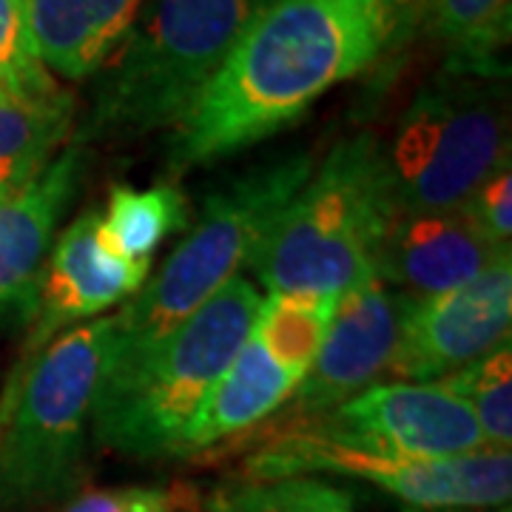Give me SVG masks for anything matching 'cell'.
<instances>
[{
  "mask_svg": "<svg viewBox=\"0 0 512 512\" xmlns=\"http://www.w3.org/2000/svg\"><path fill=\"white\" fill-rule=\"evenodd\" d=\"M188 220V200L177 185H154L146 191L114 185L106 211H100L97 242L128 262H151L154 251L171 234L183 231Z\"/></svg>",
  "mask_w": 512,
  "mask_h": 512,
  "instance_id": "19",
  "label": "cell"
},
{
  "mask_svg": "<svg viewBox=\"0 0 512 512\" xmlns=\"http://www.w3.org/2000/svg\"><path fill=\"white\" fill-rule=\"evenodd\" d=\"M473 410L484 444L490 450H510L512 444V350L510 342L484 356L476 365L439 379Z\"/></svg>",
  "mask_w": 512,
  "mask_h": 512,
  "instance_id": "21",
  "label": "cell"
},
{
  "mask_svg": "<svg viewBox=\"0 0 512 512\" xmlns=\"http://www.w3.org/2000/svg\"><path fill=\"white\" fill-rule=\"evenodd\" d=\"M396 217L382 143L373 134L339 140L262 242L256 279L268 293L342 299L376 279Z\"/></svg>",
  "mask_w": 512,
  "mask_h": 512,
  "instance_id": "3",
  "label": "cell"
},
{
  "mask_svg": "<svg viewBox=\"0 0 512 512\" xmlns=\"http://www.w3.org/2000/svg\"><path fill=\"white\" fill-rule=\"evenodd\" d=\"M501 256L510 248L484 237L464 208L402 214L384 237L376 279L410 299H430L476 279Z\"/></svg>",
  "mask_w": 512,
  "mask_h": 512,
  "instance_id": "14",
  "label": "cell"
},
{
  "mask_svg": "<svg viewBox=\"0 0 512 512\" xmlns=\"http://www.w3.org/2000/svg\"><path fill=\"white\" fill-rule=\"evenodd\" d=\"M248 478L350 476L421 510L507 507L512 495L510 450H478L456 458H402L330 439L291 424L245 464Z\"/></svg>",
  "mask_w": 512,
  "mask_h": 512,
  "instance_id": "8",
  "label": "cell"
},
{
  "mask_svg": "<svg viewBox=\"0 0 512 512\" xmlns=\"http://www.w3.org/2000/svg\"><path fill=\"white\" fill-rule=\"evenodd\" d=\"M498 512H510V507H498Z\"/></svg>",
  "mask_w": 512,
  "mask_h": 512,
  "instance_id": "27",
  "label": "cell"
},
{
  "mask_svg": "<svg viewBox=\"0 0 512 512\" xmlns=\"http://www.w3.org/2000/svg\"><path fill=\"white\" fill-rule=\"evenodd\" d=\"M74 100L66 92H0V197L32 183L66 148L72 134Z\"/></svg>",
  "mask_w": 512,
  "mask_h": 512,
  "instance_id": "17",
  "label": "cell"
},
{
  "mask_svg": "<svg viewBox=\"0 0 512 512\" xmlns=\"http://www.w3.org/2000/svg\"><path fill=\"white\" fill-rule=\"evenodd\" d=\"M146 0H29V23L43 69L86 80L120 46Z\"/></svg>",
  "mask_w": 512,
  "mask_h": 512,
  "instance_id": "16",
  "label": "cell"
},
{
  "mask_svg": "<svg viewBox=\"0 0 512 512\" xmlns=\"http://www.w3.org/2000/svg\"><path fill=\"white\" fill-rule=\"evenodd\" d=\"M259 305V291L237 276L163 336L117 342L94 399V436L126 456H177L185 424L248 342Z\"/></svg>",
  "mask_w": 512,
  "mask_h": 512,
  "instance_id": "2",
  "label": "cell"
},
{
  "mask_svg": "<svg viewBox=\"0 0 512 512\" xmlns=\"http://www.w3.org/2000/svg\"><path fill=\"white\" fill-rule=\"evenodd\" d=\"M336 302L339 299L325 296L271 293L256 311L251 336L268 350L276 365H282L302 382L328 336Z\"/></svg>",
  "mask_w": 512,
  "mask_h": 512,
  "instance_id": "20",
  "label": "cell"
},
{
  "mask_svg": "<svg viewBox=\"0 0 512 512\" xmlns=\"http://www.w3.org/2000/svg\"><path fill=\"white\" fill-rule=\"evenodd\" d=\"M419 32L444 49V66L507 74L501 52L512 32V0H427Z\"/></svg>",
  "mask_w": 512,
  "mask_h": 512,
  "instance_id": "18",
  "label": "cell"
},
{
  "mask_svg": "<svg viewBox=\"0 0 512 512\" xmlns=\"http://www.w3.org/2000/svg\"><path fill=\"white\" fill-rule=\"evenodd\" d=\"M100 211H86L60 234L40 279L37 311L18 359L32 356L66 328L92 322L100 313L140 293L151 262H128L97 242Z\"/></svg>",
  "mask_w": 512,
  "mask_h": 512,
  "instance_id": "13",
  "label": "cell"
},
{
  "mask_svg": "<svg viewBox=\"0 0 512 512\" xmlns=\"http://www.w3.org/2000/svg\"><path fill=\"white\" fill-rule=\"evenodd\" d=\"M410 296L370 279L336 302L328 336L311 370L288 399L291 421H311L336 410L376 382L393 362Z\"/></svg>",
  "mask_w": 512,
  "mask_h": 512,
  "instance_id": "11",
  "label": "cell"
},
{
  "mask_svg": "<svg viewBox=\"0 0 512 512\" xmlns=\"http://www.w3.org/2000/svg\"><path fill=\"white\" fill-rule=\"evenodd\" d=\"M296 384L299 379L276 365L268 350L248 336L185 424L177 456H194L245 430H254L256 424L271 419L282 404H288Z\"/></svg>",
  "mask_w": 512,
  "mask_h": 512,
  "instance_id": "15",
  "label": "cell"
},
{
  "mask_svg": "<svg viewBox=\"0 0 512 512\" xmlns=\"http://www.w3.org/2000/svg\"><path fill=\"white\" fill-rule=\"evenodd\" d=\"M205 512H353V501L311 476L245 478L220 487Z\"/></svg>",
  "mask_w": 512,
  "mask_h": 512,
  "instance_id": "22",
  "label": "cell"
},
{
  "mask_svg": "<svg viewBox=\"0 0 512 512\" xmlns=\"http://www.w3.org/2000/svg\"><path fill=\"white\" fill-rule=\"evenodd\" d=\"M396 214L456 211L510 165L507 74L444 66L384 148Z\"/></svg>",
  "mask_w": 512,
  "mask_h": 512,
  "instance_id": "7",
  "label": "cell"
},
{
  "mask_svg": "<svg viewBox=\"0 0 512 512\" xmlns=\"http://www.w3.org/2000/svg\"><path fill=\"white\" fill-rule=\"evenodd\" d=\"M262 0H146L100 66L77 146L174 128L217 74Z\"/></svg>",
  "mask_w": 512,
  "mask_h": 512,
  "instance_id": "4",
  "label": "cell"
},
{
  "mask_svg": "<svg viewBox=\"0 0 512 512\" xmlns=\"http://www.w3.org/2000/svg\"><path fill=\"white\" fill-rule=\"evenodd\" d=\"M311 154H285L211 191L188 237L165 259L160 274L146 282L114 316L120 345H143L185 322L214 293L254 265L276 220L308 183Z\"/></svg>",
  "mask_w": 512,
  "mask_h": 512,
  "instance_id": "6",
  "label": "cell"
},
{
  "mask_svg": "<svg viewBox=\"0 0 512 512\" xmlns=\"http://www.w3.org/2000/svg\"><path fill=\"white\" fill-rule=\"evenodd\" d=\"M86 171V146H66L32 183L0 197V325H32L52 239Z\"/></svg>",
  "mask_w": 512,
  "mask_h": 512,
  "instance_id": "12",
  "label": "cell"
},
{
  "mask_svg": "<svg viewBox=\"0 0 512 512\" xmlns=\"http://www.w3.org/2000/svg\"><path fill=\"white\" fill-rule=\"evenodd\" d=\"M0 92L26 97L60 92L37 57L29 0H0Z\"/></svg>",
  "mask_w": 512,
  "mask_h": 512,
  "instance_id": "23",
  "label": "cell"
},
{
  "mask_svg": "<svg viewBox=\"0 0 512 512\" xmlns=\"http://www.w3.org/2000/svg\"><path fill=\"white\" fill-rule=\"evenodd\" d=\"M291 424L402 458H456L487 450L473 410L439 382L370 384L325 416Z\"/></svg>",
  "mask_w": 512,
  "mask_h": 512,
  "instance_id": "10",
  "label": "cell"
},
{
  "mask_svg": "<svg viewBox=\"0 0 512 512\" xmlns=\"http://www.w3.org/2000/svg\"><path fill=\"white\" fill-rule=\"evenodd\" d=\"M512 256L453 291L410 299L387 367L399 382H439L510 342Z\"/></svg>",
  "mask_w": 512,
  "mask_h": 512,
  "instance_id": "9",
  "label": "cell"
},
{
  "mask_svg": "<svg viewBox=\"0 0 512 512\" xmlns=\"http://www.w3.org/2000/svg\"><path fill=\"white\" fill-rule=\"evenodd\" d=\"M117 345L114 316L66 328L18 359L0 387V493L15 504H49L72 493L97 387Z\"/></svg>",
  "mask_w": 512,
  "mask_h": 512,
  "instance_id": "5",
  "label": "cell"
},
{
  "mask_svg": "<svg viewBox=\"0 0 512 512\" xmlns=\"http://www.w3.org/2000/svg\"><path fill=\"white\" fill-rule=\"evenodd\" d=\"M464 214L476 222L481 234L493 239L495 245L510 248L512 237V174L510 165L495 171L487 183H481L461 205Z\"/></svg>",
  "mask_w": 512,
  "mask_h": 512,
  "instance_id": "24",
  "label": "cell"
},
{
  "mask_svg": "<svg viewBox=\"0 0 512 512\" xmlns=\"http://www.w3.org/2000/svg\"><path fill=\"white\" fill-rule=\"evenodd\" d=\"M379 57L382 32L367 0H262L171 131V171L217 163L274 137Z\"/></svg>",
  "mask_w": 512,
  "mask_h": 512,
  "instance_id": "1",
  "label": "cell"
},
{
  "mask_svg": "<svg viewBox=\"0 0 512 512\" xmlns=\"http://www.w3.org/2000/svg\"><path fill=\"white\" fill-rule=\"evenodd\" d=\"M185 490L174 487H120L86 493L69 504L66 512H180Z\"/></svg>",
  "mask_w": 512,
  "mask_h": 512,
  "instance_id": "25",
  "label": "cell"
},
{
  "mask_svg": "<svg viewBox=\"0 0 512 512\" xmlns=\"http://www.w3.org/2000/svg\"><path fill=\"white\" fill-rule=\"evenodd\" d=\"M382 32V55L402 49L419 35L421 15L427 0H367Z\"/></svg>",
  "mask_w": 512,
  "mask_h": 512,
  "instance_id": "26",
  "label": "cell"
}]
</instances>
